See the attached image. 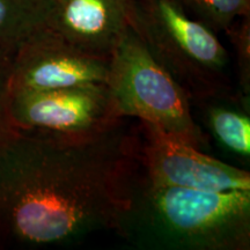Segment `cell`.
Segmentation results:
<instances>
[{
    "instance_id": "6da1fadb",
    "label": "cell",
    "mask_w": 250,
    "mask_h": 250,
    "mask_svg": "<svg viewBox=\"0 0 250 250\" xmlns=\"http://www.w3.org/2000/svg\"><path fill=\"white\" fill-rule=\"evenodd\" d=\"M138 170L137 133L124 120L70 136L24 129L0 115V233L52 246L117 232Z\"/></svg>"
},
{
    "instance_id": "7a4b0ae2",
    "label": "cell",
    "mask_w": 250,
    "mask_h": 250,
    "mask_svg": "<svg viewBox=\"0 0 250 250\" xmlns=\"http://www.w3.org/2000/svg\"><path fill=\"white\" fill-rule=\"evenodd\" d=\"M117 233L152 249L248 250L250 191L159 186L138 170Z\"/></svg>"
},
{
    "instance_id": "3957f363",
    "label": "cell",
    "mask_w": 250,
    "mask_h": 250,
    "mask_svg": "<svg viewBox=\"0 0 250 250\" xmlns=\"http://www.w3.org/2000/svg\"><path fill=\"white\" fill-rule=\"evenodd\" d=\"M131 26L191 102L247 98L233 88L217 33L174 0H133Z\"/></svg>"
},
{
    "instance_id": "277c9868",
    "label": "cell",
    "mask_w": 250,
    "mask_h": 250,
    "mask_svg": "<svg viewBox=\"0 0 250 250\" xmlns=\"http://www.w3.org/2000/svg\"><path fill=\"white\" fill-rule=\"evenodd\" d=\"M107 85L121 117L154 125L198 149L208 146L191 101L131 24L110 56Z\"/></svg>"
},
{
    "instance_id": "5b68a950",
    "label": "cell",
    "mask_w": 250,
    "mask_h": 250,
    "mask_svg": "<svg viewBox=\"0 0 250 250\" xmlns=\"http://www.w3.org/2000/svg\"><path fill=\"white\" fill-rule=\"evenodd\" d=\"M1 116L24 129L86 136L102 132L124 120L107 83L55 89H8Z\"/></svg>"
},
{
    "instance_id": "8992f818",
    "label": "cell",
    "mask_w": 250,
    "mask_h": 250,
    "mask_svg": "<svg viewBox=\"0 0 250 250\" xmlns=\"http://www.w3.org/2000/svg\"><path fill=\"white\" fill-rule=\"evenodd\" d=\"M137 158L144 176L159 186L203 191H250V173L206 154L154 125L140 122Z\"/></svg>"
},
{
    "instance_id": "52a82bcc",
    "label": "cell",
    "mask_w": 250,
    "mask_h": 250,
    "mask_svg": "<svg viewBox=\"0 0 250 250\" xmlns=\"http://www.w3.org/2000/svg\"><path fill=\"white\" fill-rule=\"evenodd\" d=\"M110 57L90 54L48 28L23 42L12 55L8 89H55L107 83Z\"/></svg>"
},
{
    "instance_id": "ba28073f",
    "label": "cell",
    "mask_w": 250,
    "mask_h": 250,
    "mask_svg": "<svg viewBox=\"0 0 250 250\" xmlns=\"http://www.w3.org/2000/svg\"><path fill=\"white\" fill-rule=\"evenodd\" d=\"M133 0H49L46 28L80 49L110 57L131 24Z\"/></svg>"
},
{
    "instance_id": "9c48e42d",
    "label": "cell",
    "mask_w": 250,
    "mask_h": 250,
    "mask_svg": "<svg viewBox=\"0 0 250 250\" xmlns=\"http://www.w3.org/2000/svg\"><path fill=\"white\" fill-rule=\"evenodd\" d=\"M249 100L215 99L196 103L203 107L206 126L219 145L247 162L250 158Z\"/></svg>"
},
{
    "instance_id": "30bf717a",
    "label": "cell",
    "mask_w": 250,
    "mask_h": 250,
    "mask_svg": "<svg viewBox=\"0 0 250 250\" xmlns=\"http://www.w3.org/2000/svg\"><path fill=\"white\" fill-rule=\"evenodd\" d=\"M48 13L49 0H0V52L13 55L46 28Z\"/></svg>"
},
{
    "instance_id": "8fae6325",
    "label": "cell",
    "mask_w": 250,
    "mask_h": 250,
    "mask_svg": "<svg viewBox=\"0 0 250 250\" xmlns=\"http://www.w3.org/2000/svg\"><path fill=\"white\" fill-rule=\"evenodd\" d=\"M188 14L210 27L225 31L239 18L250 15V0H174Z\"/></svg>"
},
{
    "instance_id": "7c38bea8",
    "label": "cell",
    "mask_w": 250,
    "mask_h": 250,
    "mask_svg": "<svg viewBox=\"0 0 250 250\" xmlns=\"http://www.w3.org/2000/svg\"><path fill=\"white\" fill-rule=\"evenodd\" d=\"M225 33L235 52L239 92L250 98V15L237 19Z\"/></svg>"
},
{
    "instance_id": "4fadbf2b",
    "label": "cell",
    "mask_w": 250,
    "mask_h": 250,
    "mask_svg": "<svg viewBox=\"0 0 250 250\" xmlns=\"http://www.w3.org/2000/svg\"><path fill=\"white\" fill-rule=\"evenodd\" d=\"M12 55L0 52V115L6 100L9 86V74H11Z\"/></svg>"
}]
</instances>
